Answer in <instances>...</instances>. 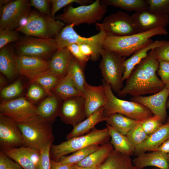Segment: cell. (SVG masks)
Returning <instances> with one entry per match:
<instances>
[{"instance_id": "26", "label": "cell", "mask_w": 169, "mask_h": 169, "mask_svg": "<svg viewBox=\"0 0 169 169\" xmlns=\"http://www.w3.org/2000/svg\"><path fill=\"white\" fill-rule=\"evenodd\" d=\"M164 40L153 41L149 44L134 52L132 56L124 61L123 65L124 71L122 80H126L135 68L147 56L149 52L152 49L160 46Z\"/></svg>"}, {"instance_id": "10", "label": "cell", "mask_w": 169, "mask_h": 169, "mask_svg": "<svg viewBox=\"0 0 169 169\" xmlns=\"http://www.w3.org/2000/svg\"><path fill=\"white\" fill-rule=\"evenodd\" d=\"M74 26L73 24H67L55 36L54 38L58 49L67 48L73 44H86L91 46L100 55V51L103 48L104 41L107 37L102 28L97 27L100 30L98 33L90 37H85L79 35L74 29Z\"/></svg>"}, {"instance_id": "13", "label": "cell", "mask_w": 169, "mask_h": 169, "mask_svg": "<svg viewBox=\"0 0 169 169\" xmlns=\"http://www.w3.org/2000/svg\"><path fill=\"white\" fill-rule=\"evenodd\" d=\"M37 106L27 98L22 97L2 101L0 115L6 116L17 123L37 114Z\"/></svg>"}, {"instance_id": "2", "label": "cell", "mask_w": 169, "mask_h": 169, "mask_svg": "<svg viewBox=\"0 0 169 169\" xmlns=\"http://www.w3.org/2000/svg\"><path fill=\"white\" fill-rule=\"evenodd\" d=\"M167 33L165 28L158 27L147 32L128 36H108L104 41L103 48L126 57L153 42L151 37Z\"/></svg>"}, {"instance_id": "49", "label": "cell", "mask_w": 169, "mask_h": 169, "mask_svg": "<svg viewBox=\"0 0 169 169\" xmlns=\"http://www.w3.org/2000/svg\"><path fill=\"white\" fill-rule=\"evenodd\" d=\"M67 48L74 57L77 59L84 67L90 58L84 55L81 52L78 44H73L68 46Z\"/></svg>"}, {"instance_id": "11", "label": "cell", "mask_w": 169, "mask_h": 169, "mask_svg": "<svg viewBox=\"0 0 169 169\" xmlns=\"http://www.w3.org/2000/svg\"><path fill=\"white\" fill-rule=\"evenodd\" d=\"M30 1H12L0 8V29L15 30L28 18L31 12Z\"/></svg>"}, {"instance_id": "18", "label": "cell", "mask_w": 169, "mask_h": 169, "mask_svg": "<svg viewBox=\"0 0 169 169\" xmlns=\"http://www.w3.org/2000/svg\"><path fill=\"white\" fill-rule=\"evenodd\" d=\"M85 102L86 118L105 105L106 97L103 85L98 86L85 84L83 93Z\"/></svg>"}, {"instance_id": "19", "label": "cell", "mask_w": 169, "mask_h": 169, "mask_svg": "<svg viewBox=\"0 0 169 169\" xmlns=\"http://www.w3.org/2000/svg\"><path fill=\"white\" fill-rule=\"evenodd\" d=\"M18 73L30 79L48 69V61L24 56H17Z\"/></svg>"}, {"instance_id": "22", "label": "cell", "mask_w": 169, "mask_h": 169, "mask_svg": "<svg viewBox=\"0 0 169 169\" xmlns=\"http://www.w3.org/2000/svg\"><path fill=\"white\" fill-rule=\"evenodd\" d=\"M62 101L58 96L52 93L37 106V114L52 124L59 116Z\"/></svg>"}, {"instance_id": "14", "label": "cell", "mask_w": 169, "mask_h": 169, "mask_svg": "<svg viewBox=\"0 0 169 169\" xmlns=\"http://www.w3.org/2000/svg\"><path fill=\"white\" fill-rule=\"evenodd\" d=\"M23 137L17 123L0 115V148L3 151L24 146Z\"/></svg>"}, {"instance_id": "9", "label": "cell", "mask_w": 169, "mask_h": 169, "mask_svg": "<svg viewBox=\"0 0 169 169\" xmlns=\"http://www.w3.org/2000/svg\"><path fill=\"white\" fill-rule=\"evenodd\" d=\"M17 56H24L48 61L58 49L54 38L26 37L15 45Z\"/></svg>"}, {"instance_id": "6", "label": "cell", "mask_w": 169, "mask_h": 169, "mask_svg": "<svg viewBox=\"0 0 169 169\" xmlns=\"http://www.w3.org/2000/svg\"><path fill=\"white\" fill-rule=\"evenodd\" d=\"M106 97V103L104 107V114L106 117L119 113L131 119L143 121L153 115L147 108L138 103L119 99L114 94L110 85L102 79Z\"/></svg>"}, {"instance_id": "42", "label": "cell", "mask_w": 169, "mask_h": 169, "mask_svg": "<svg viewBox=\"0 0 169 169\" xmlns=\"http://www.w3.org/2000/svg\"><path fill=\"white\" fill-rule=\"evenodd\" d=\"M27 93V98L34 103L42 99L47 94L44 89L39 84L31 83Z\"/></svg>"}, {"instance_id": "54", "label": "cell", "mask_w": 169, "mask_h": 169, "mask_svg": "<svg viewBox=\"0 0 169 169\" xmlns=\"http://www.w3.org/2000/svg\"><path fill=\"white\" fill-rule=\"evenodd\" d=\"M98 166L85 167L81 166L77 164L74 165L71 169H97Z\"/></svg>"}, {"instance_id": "28", "label": "cell", "mask_w": 169, "mask_h": 169, "mask_svg": "<svg viewBox=\"0 0 169 169\" xmlns=\"http://www.w3.org/2000/svg\"><path fill=\"white\" fill-rule=\"evenodd\" d=\"M106 125L111 138L110 142L114 149L122 154L130 156L134 155L135 148L127 136L109 125L106 124Z\"/></svg>"}, {"instance_id": "8", "label": "cell", "mask_w": 169, "mask_h": 169, "mask_svg": "<svg viewBox=\"0 0 169 169\" xmlns=\"http://www.w3.org/2000/svg\"><path fill=\"white\" fill-rule=\"evenodd\" d=\"M100 54L102 59L99 67L103 79L110 85L113 91L118 94L123 87V63L126 57L103 48Z\"/></svg>"}, {"instance_id": "1", "label": "cell", "mask_w": 169, "mask_h": 169, "mask_svg": "<svg viewBox=\"0 0 169 169\" xmlns=\"http://www.w3.org/2000/svg\"><path fill=\"white\" fill-rule=\"evenodd\" d=\"M159 64L156 57V49H151L135 67L125 86L117 94L118 96H144L161 91L165 86L157 74Z\"/></svg>"}, {"instance_id": "25", "label": "cell", "mask_w": 169, "mask_h": 169, "mask_svg": "<svg viewBox=\"0 0 169 169\" xmlns=\"http://www.w3.org/2000/svg\"><path fill=\"white\" fill-rule=\"evenodd\" d=\"M106 117L104 114V107H102L79 124L73 127L72 130L67 134V140L84 135L91 129H94L98 123L105 121Z\"/></svg>"}, {"instance_id": "21", "label": "cell", "mask_w": 169, "mask_h": 169, "mask_svg": "<svg viewBox=\"0 0 169 169\" xmlns=\"http://www.w3.org/2000/svg\"><path fill=\"white\" fill-rule=\"evenodd\" d=\"M74 56L67 48L58 49L48 61V70L62 78L68 73Z\"/></svg>"}, {"instance_id": "34", "label": "cell", "mask_w": 169, "mask_h": 169, "mask_svg": "<svg viewBox=\"0 0 169 169\" xmlns=\"http://www.w3.org/2000/svg\"><path fill=\"white\" fill-rule=\"evenodd\" d=\"M84 68L74 57L70 62L68 72L76 87L82 94L86 82L84 72Z\"/></svg>"}, {"instance_id": "38", "label": "cell", "mask_w": 169, "mask_h": 169, "mask_svg": "<svg viewBox=\"0 0 169 169\" xmlns=\"http://www.w3.org/2000/svg\"><path fill=\"white\" fill-rule=\"evenodd\" d=\"M23 88L22 82L18 79L1 90V98L3 101L15 99L21 94Z\"/></svg>"}, {"instance_id": "17", "label": "cell", "mask_w": 169, "mask_h": 169, "mask_svg": "<svg viewBox=\"0 0 169 169\" xmlns=\"http://www.w3.org/2000/svg\"><path fill=\"white\" fill-rule=\"evenodd\" d=\"M131 17L138 33L147 32L158 27L165 28L169 21L168 15L153 13L148 10L135 12Z\"/></svg>"}, {"instance_id": "56", "label": "cell", "mask_w": 169, "mask_h": 169, "mask_svg": "<svg viewBox=\"0 0 169 169\" xmlns=\"http://www.w3.org/2000/svg\"><path fill=\"white\" fill-rule=\"evenodd\" d=\"M166 106L169 109V100L167 101V103ZM166 123H169V114L168 116V118Z\"/></svg>"}, {"instance_id": "5", "label": "cell", "mask_w": 169, "mask_h": 169, "mask_svg": "<svg viewBox=\"0 0 169 169\" xmlns=\"http://www.w3.org/2000/svg\"><path fill=\"white\" fill-rule=\"evenodd\" d=\"M110 138L107 127L94 128L86 134L74 137L58 145L52 144L50 148L51 159L57 161L61 157L94 144L101 145L109 142Z\"/></svg>"}, {"instance_id": "7", "label": "cell", "mask_w": 169, "mask_h": 169, "mask_svg": "<svg viewBox=\"0 0 169 169\" xmlns=\"http://www.w3.org/2000/svg\"><path fill=\"white\" fill-rule=\"evenodd\" d=\"M107 6L96 0L89 5L74 8L68 6L64 13L58 15L56 20L74 26L82 23L90 24L100 21L107 12Z\"/></svg>"}, {"instance_id": "32", "label": "cell", "mask_w": 169, "mask_h": 169, "mask_svg": "<svg viewBox=\"0 0 169 169\" xmlns=\"http://www.w3.org/2000/svg\"><path fill=\"white\" fill-rule=\"evenodd\" d=\"M101 3L107 6L118 8L127 11L135 12L148 10V5L146 0H102Z\"/></svg>"}, {"instance_id": "53", "label": "cell", "mask_w": 169, "mask_h": 169, "mask_svg": "<svg viewBox=\"0 0 169 169\" xmlns=\"http://www.w3.org/2000/svg\"><path fill=\"white\" fill-rule=\"evenodd\" d=\"M7 82L6 79L4 76L0 74V87L1 90L4 88L6 85Z\"/></svg>"}, {"instance_id": "36", "label": "cell", "mask_w": 169, "mask_h": 169, "mask_svg": "<svg viewBox=\"0 0 169 169\" xmlns=\"http://www.w3.org/2000/svg\"><path fill=\"white\" fill-rule=\"evenodd\" d=\"M100 145L94 144L78 150L70 155L61 157L57 161L63 163L77 164L90 154L97 150Z\"/></svg>"}, {"instance_id": "40", "label": "cell", "mask_w": 169, "mask_h": 169, "mask_svg": "<svg viewBox=\"0 0 169 169\" xmlns=\"http://www.w3.org/2000/svg\"><path fill=\"white\" fill-rule=\"evenodd\" d=\"M50 1L51 4L50 15L54 18L56 12L64 7L74 3H77L81 5H87L94 2L89 0H51Z\"/></svg>"}, {"instance_id": "35", "label": "cell", "mask_w": 169, "mask_h": 169, "mask_svg": "<svg viewBox=\"0 0 169 169\" xmlns=\"http://www.w3.org/2000/svg\"><path fill=\"white\" fill-rule=\"evenodd\" d=\"M19 164L24 169H37L22 147L0 151Z\"/></svg>"}, {"instance_id": "31", "label": "cell", "mask_w": 169, "mask_h": 169, "mask_svg": "<svg viewBox=\"0 0 169 169\" xmlns=\"http://www.w3.org/2000/svg\"><path fill=\"white\" fill-rule=\"evenodd\" d=\"M114 149L110 142L100 145L97 150L77 164L85 167L98 166L105 160Z\"/></svg>"}, {"instance_id": "55", "label": "cell", "mask_w": 169, "mask_h": 169, "mask_svg": "<svg viewBox=\"0 0 169 169\" xmlns=\"http://www.w3.org/2000/svg\"><path fill=\"white\" fill-rule=\"evenodd\" d=\"M11 0H0V8L4 5L9 3Z\"/></svg>"}, {"instance_id": "57", "label": "cell", "mask_w": 169, "mask_h": 169, "mask_svg": "<svg viewBox=\"0 0 169 169\" xmlns=\"http://www.w3.org/2000/svg\"><path fill=\"white\" fill-rule=\"evenodd\" d=\"M167 156H168V161L169 165V154H167Z\"/></svg>"}, {"instance_id": "51", "label": "cell", "mask_w": 169, "mask_h": 169, "mask_svg": "<svg viewBox=\"0 0 169 169\" xmlns=\"http://www.w3.org/2000/svg\"><path fill=\"white\" fill-rule=\"evenodd\" d=\"M73 165L63 163L51 159L50 169H71Z\"/></svg>"}, {"instance_id": "24", "label": "cell", "mask_w": 169, "mask_h": 169, "mask_svg": "<svg viewBox=\"0 0 169 169\" xmlns=\"http://www.w3.org/2000/svg\"><path fill=\"white\" fill-rule=\"evenodd\" d=\"M0 71L10 81L18 74L16 55L13 49L7 45L0 49Z\"/></svg>"}, {"instance_id": "47", "label": "cell", "mask_w": 169, "mask_h": 169, "mask_svg": "<svg viewBox=\"0 0 169 169\" xmlns=\"http://www.w3.org/2000/svg\"><path fill=\"white\" fill-rule=\"evenodd\" d=\"M31 6L34 7L41 13L50 15L51 4L49 0H31Z\"/></svg>"}, {"instance_id": "30", "label": "cell", "mask_w": 169, "mask_h": 169, "mask_svg": "<svg viewBox=\"0 0 169 169\" xmlns=\"http://www.w3.org/2000/svg\"><path fill=\"white\" fill-rule=\"evenodd\" d=\"M105 121L116 131L126 136L135 126L142 121L135 120L117 113L106 117Z\"/></svg>"}, {"instance_id": "58", "label": "cell", "mask_w": 169, "mask_h": 169, "mask_svg": "<svg viewBox=\"0 0 169 169\" xmlns=\"http://www.w3.org/2000/svg\"></svg>"}, {"instance_id": "27", "label": "cell", "mask_w": 169, "mask_h": 169, "mask_svg": "<svg viewBox=\"0 0 169 169\" xmlns=\"http://www.w3.org/2000/svg\"><path fill=\"white\" fill-rule=\"evenodd\" d=\"M97 169H136L130 156L114 149Z\"/></svg>"}, {"instance_id": "44", "label": "cell", "mask_w": 169, "mask_h": 169, "mask_svg": "<svg viewBox=\"0 0 169 169\" xmlns=\"http://www.w3.org/2000/svg\"><path fill=\"white\" fill-rule=\"evenodd\" d=\"M52 144H49L40 151V156L37 166V169H50L51 158L50 151Z\"/></svg>"}, {"instance_id": "33", "label": "cell", "mask_w": 169, "mask_h": 169, "mask_svg": "<svg viewBox=\"0 0 169 169\" xmlns=\"http://www.w3.org/2000/svg\"><path fill=\"white\" fill-rule=\"evenodd\" d=\"M62 78L48 70L36 76L29 80L30 83H35L42 87L48 95L52 93L53 89Z\"/></svg>"}, {"instance_id": "4", "label": "cell", "mask_w": 169, "mask_h": 169, "mask_svg": "<svg viewBox=\"0 0 169 169\" xmlns=\"http://www.w3.org/2000/svg\"><path fill=\"white\" fill-rule=\"evenodd\" d=\"M65 23L52 18L50 15L32 11L28 18L15 30L26 37L53 38L60 33Z\"/></svg>"}, {"instance_id": "43", "label": "cell", "mask_w": 169, "mask_h": 169, "mask_svg": "<svg viewBox=\"0 0 169 169\" xmlns=\"http://www.w3.org/2000/svg\"><path fill=\"white\" fill-rule=\"evenodd\" d=\"M19 40L18 32L8 28L0 29V49L8 44Z\"/></svg>"}, {"instance_id": "45", "label": "cell", "mask_w": 169, "mask_h": 169, "mask_svg": "<svg viewBox=\"0 0 169 169\" xmlns=\"http://www.w3.org/2000/svg\"><path fill=\"white\" fill-rule=\"evenodd\" d=\"M157 74L160 78L165 87L169 88V62H159Z\"/></svg>"}, {"instance_id": "12", "label": "cell", "mask_w": 169, "mask_h": 169, "mask_svg": "<svg viewBox=\"0 0 169 169\" xmlns=\"http://www.w3.org/2000/svg\"><path fill=\"white\" fill-rule=\"evenodd\" d=\"M95 24L102 28L107 36H124L138 33L131 16L122 11L107 16L102 23Z\"/></svg>"}, {"instance_id": "20", "label": "cell", "mask_w": 169, "mask_h": 169, "mask_svg": "<svg viewBox=\"0 0 169 169\" xmlns=\"http://www.w3.org/2000/svg\"><path fill=\"white\" fill-rule=\"evenodd\" d=\"M132 162L136 169H143L148 166L159 169H169L167 154L157 151L141 153Z\"/></svg>"}, {"instance_id": "48", "label": "cell", "mask_w": 169, "mask_h": 169, "mask_svg": "<svg viewBox=\"0 0 169 169\" xmlns=\"http://www.w3.org/2000/svg\"><path fill=\"white\" fill-rule=\"evenodd\" d=\"M156 57L160 62H169V41L164 40L163 44L156 49Z\"/></svg>"}, {"instance_id": "39", "label": "cell", "mask_w": 169, "mask_h": 169, "mask_svg": "<svg viewBox=\"0 0 169 169\" xmlns=\"http://www.w3.org/2000/svg\"><path fill=\"white\" fill-rule=\"evenodd\" d=\"M163 124L161 118L156 115H153L141 122L143 130L148 136L156 131Z\"/></svg>"}, {"instance_id": "3", "label": "cell", "mask_w": 169, "mask_h": 169, "mask_svg": "<svg viewBox=\"0 0 169 169\" xmlns=\"http://www.w3.org/2000/svg\"><path fill=\"white\" fill-rule=\"evenodd\" d=\"M17 124L23 137L24 146L40 151L54 140L52 124L37 114Z\"/></svg>"}, {"instance_id": "46", "label": "cell", "mask_w": 169, "mask_h": 169, "mask_svg": "<svg viewBox=\"0 0 169 169\" xmlns=\"http://www.w3.org/2000/svg\"><path fill=\"white\" fill-rule=\"evenodd\" d=\"M0 169H24L18 163L0 151Z\"/></svg>"}, {"instance_id": "50", "label": "cell", "mask_w": 169, "mask_h": 169, "mask_svg": "<svg viewBox=\"0 0 169 169\" xmlns=\"http://www.w3.org/2000/svg\"><path fill=\"white\" fill-rule=\"evenodd\" d=\"M22 147L28 157L37 167L40 156V151L30 146Z\"/></svg>"}, {"instance_id": "29", "label": "cell", "mask_w": 169, "mask_h": 169, "mask_svg": "<svg viewBox=\"0 0 169 169\" xmlns=\"http://www.w3.org/2000/svg\"><path fill=\"white\" fill-rule=\"evenodd\" d=\"M52 93L62 101L77 96H83L77 88L69 73L60 80L53 89Z\"/></svg>"}, {"instance_id": "41", "label": "cell", "mask_w": 169, "mask_h": 169, "mask_svg": "<svg viewBox=\"0 0 169 169\" xmlns=\"http://www.w3.org/2000/svg\"><path fill=\"white\" fill-rule=\"evenodd\" d=\"M146 0L149 11L161 14H169V0Z\"/></svg>"}, {"instance_id": "16", "label": "cell", "mask_w": 169, "mask_h": 169, "mask_svg": "<svg viewBox=\"0 0 169 169\" xmlns=\"http://www.w3.org/2000/svg\"><path fill=\"white\" fill-rule=\"evenodd\" d=\"M169 95V88L165 87L160 92L148 96H133L131 101L141 104L149 109L154 115L159 116L163 124L166 123L168 116L166 104Z\"/></svg>"}, {"instance_id": "52", "label": "cell", "mask_w": 169, "mask_h": 169, "mask_svg": "<svg viewBox=\"0 0 169 169\" xmlns=\"http://www.w3.org/2000/svg\"><path fill=\"white\" fill-rule=\"evenodd\" d=\"M155 151L162 152L167 154H169V138L163 143Z\"/></svg>"}, {"instance_id": "37", "label": "cell", "mask_w": 169, "mask_h": 169, "mask_svg": "<svg viewBox=\"0 0 169 169\" xmlns=\"http://www.w3.org/2000/svg\"><path fill=\"white\" fill-rule=\"evenodd\" d=\"M141 122L135 126L126 135L135 148L145 141L149 136L143 130L141 125Z\"/></svg>"}, {"instance_id": "15", "label": "cell", "mask_w": 169, "mask_h": 169, "mask_svg": "<svg viewBox=\"0 0 169 169\" xmlns=\"http://www.w3.org/2000/svg\"><path fill=\"white\" fill-rule=\"evenodd\" d=\"M59 116L63 122L73 127L84 120L86 117L83 96H77L63 101Z\"/></svg>"}, {"instance_id": "23", "label": "cell", "mask_w": 169, "mask_h": 169, "mask_svg": "<svg viewBox=\"0 0 169 169\" xmlns=\"http://www.w3.org/2000/svg\"><path fill=\"white\" fill-rule=\"evenodd\" d=\"M169 138V123H166L135 148L134 155L137 156L142 153L154 151Z\"/></svg>"}]
</instances>
